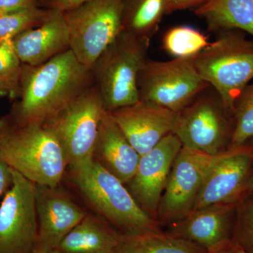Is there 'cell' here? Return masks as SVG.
I'll return each mask as SVG.
<instances>
[{
    "label": "cell",
    "instance_id": "cell-24",
    "mask_svg": "<svg viewBox=\"0 0 253 253\" xmlns=\"http://www.w3.org/2000/svg\"><path fill=\"white\" fill-rule=\"evenodd\" d=\"M234 129L230 148L253 141V83L245 86L234 104Z\"/></svg>",
    "mask_w": 253,
    "mask_h": 253
},
{
    "label": "cell",
    "instance_id": "cell-19",
    "mask_svg": "<svg viewBox=\"0 0 253 253\" xmlns=\"http://www.w3.org/2000/svg\"><path fill=\"white\" fill-rule=\"evenodd\" d=\"M122 235L106 223L85 216L63 238L57 250L62 253H114Z\"/></svg>",
    "mask_w": 253,
    "mask_h": 253
},
{
    "label": "cell",
    "instance_id": "cell-10",
    "mask_svg": "<svg viewBox=\"0 0 253 253\" xmlns=\"http://www.w3.org/2000/svg\"><path fill=\"white\" fill-rule=\"evenodd\" d=\"M11 172L12 182L0 205V253H33L38 239L36 185Z\"/></svg>",
    "mask_w": 253,
    "mask_h": 253
},
{
    "label": "cell",
    "instance_id": "cell-18",
    "mask_svg": "<svg viewBox=\"0 0 253 253\" xmlns=\"http://www.w3.org/2000/svg\"><path fill=\"white\" fill-rule=\"evenodd\" d=\"M140 156L106 110L99 124L94 159L126 184L135 174Z\"/></svg>",
    "mask_w": 253,
    "mask_h": 253
},
{
    "label": "cell",
    "instance_id": "cell-11",
    "mask_svg": "<svg viewBox=\"0 0 253 253\" xmlns=\"http://www.w3.org/2000/svg\"><path fill=\"white\" fill-rule=\"evenodd\" d=\"M217 156L181 148L173 163L158 206L161 222L172 225L192 212Z\"/></svg>",
    "mask_w": 253,
    "mask_h": 253
},
{
    "label": "cell",
    "instance_id": "cell-17",
    "mask_svg": "<svg viewBox=\"0 0 253 253\" xmlns=\"http://www.w3.org/2000/svg\"><path fill=\"white\" fill-rule=\"evenodd\" d=\"M237 204L211 205L196 210L172 224L169 232L204 249H211L230 239Z\"/></svg>",
    "mask_w": 253,
    "mask_h": 253
},
{
    "label": "cell",
    "instance_id": "cell-31",
    "mask_svg": "<svg viewBox=\"0 0 253 253\" xmlns=\"http://www.w3.org/2000/svg\"><path fill=\"white\" fill-rule=\"evenodd\" d=\"M208 253H246L230 239L208 249Z\"/></svg>",
    "mask_w": 253,
    "mask_h": 253
},
{
    "label": "cell",
    "instance_id": "cell-3",
    "mask_svg": "<svg viewBox=\"0 0 253 253\" xmlns=\"http://www.w3.org/2000/svg\"><path fill=\"white\" fill-rule=\"evenodd\" d=\"M200 77L212 86L231 112L245 86L253 79V39L240 30H225L193 58Z\"/></svg>",
    "mask_w": 253,
    "mask_h": 253
},
{
    "label": "cell",
    "instance_id": "cell-30",
    "mask_svg": "<svg viewBox=\"0 0 253 253\" xmlns=\"http://www.w3.org/2000/svg\"><path fill=\"white\" fill-rule=\"evenodd\" d=\"M91 0H44L46 9L64 11L87 2Z\"/></svg>",
    "mask_w": 253,
    "mask_h": 253
},
{
    "label": "cell",
    "instance_id": "cell-21",
    "mask_svg": "<svg viewBox=\"0 0 253 253\" xmlns=\"http://www.w3.org/2000/svg\"><path fill=\"white\" fill-rule=\"evenodd\" d=\"M166 15L167 0H123L122 31L150 41Z\"/></svg>",
    "mask_w": 253,
    "mask_h": 253
},
{
    "label": "cell",
    "instance_id": "cell-25",
    "mask_svg": "<svg viewBox=\"0 0 253 253\" xmlns=\"http://www.w3.org/2000/svg\"><path fill=\"white\" fill-rule=\"evenodd\" d=\"M48 13L49 9L34 6L0 15V42L12 41L23 32L39 26Z\"/></svg>",
    "mask_w": 253,
    "mask_h": 253
},
{
    "label": "cell",
    "instance_id": "cell-7",
    "mask_svg": "<svg viewBox=\"0 0 253 253\" xmlns=\"http://www.w3.org/2000/svg\"><path fill=\"white\" fill-rule=\"evenodd\" d=\"M106 111L94 84L44 123L57 138L71 169L94 159L99 124Z\"/></svg>",
    "mask_w": 253,
    "mask_h": 253
},
{
    "label": "cell",
    "instance_id": "cell-33",
    "mask_svg": "<svg viewBox=\"0 0 253 253\" xmlns=\"http://www.w3.org/2000/svg\"><path fill=\"white\" fill-rule=\"evenodd\" d=\"M33 253H62L60 252V251H58L57 249L54 250V251H41V250L35 249L34 251H33Z\"/></svg>",
    "mask_w": 253,
    "mask_h": 253
},
{
    "label": "cell",
    "instance_id": "cell-23",
    "mask_svg": "<svg viewBox=\"0 0 253 253\" xmlns=\"http://www.w3.org/2000/svg\"><path fill=\"white\" fill-rule=\"evenodd\" d=\"M207 36L187 25L174 26L165 32L162 48L173 59H191L209 45Z\"/></svg>",
    "mask_w": 253,
    "mask_h": 253
},
{
    "label": "cell",
    "instance_id": "cell-22",
    "mask_svg": "<svg viewBox=\"0 0 253 253\" xmlns=\"http://www.w3.org/2000/svg\"><path fill=\"white\" fill-rule=\"evenodd\" d=\"M114 253H208L207 249L172 233L123 234Z\"/></svg>",
    "mask_w": 253,
    "mask_h": 253
},
{
    "label": "cell",
    "instance_id": "cell-13",
    "mask_svg": "<svg viewBox=\"0 0 253 253\" xmlns=\"http://www.w3.org/2000/svg\"><path fill=\"white\" fill-rule=\"evenodd\" d=\"M181 148L177 136L170 133L140 156L129 183L131 194L148 214L157 212L173 163Z\"/></svg>",
    "mask_w": 253,
    "mask_h": 253
},
{
    "label": "cell",
    "instance_id": "cell-27",
    "mask_svg": "<svg viewBox=\"0 0 253 253\" xmlns=\"http://www.w3.org/2000/svg\"><path fill=\"white\" fill-rule=\"evenodd\" d=\"M230 239L246 253H253V198H243L236 204Z\"/></svg>",
    "mask_w": 253,
    "mask_h": 253
},
{
    "label": "cell",
    "instance_id": "cell-34",
    "mask_svg": "<svg viewBox=\"0 0 253 253\" xmlns=\"http://www.w3.org/2000/svg\"><path fill=\"white\" fill-rule=\"evenodd\" d=\"M249 192L253 196V175L251 176V180H250Z\"/></svg>",
    "mask_w": 253,
    "mask_h": 253
},
{
    "label": "cell",
    "instance_id": "cell-6",
    "mask_svg": "<svg viewBox=\"0 0 253 253\" xmlns=\"http://www.w3.org/2000/svg\"><path fill=\"white\" fill-rule=\"evenodd\" d=\"M234 129V113L210 86L177 113L172 133L182 147L216 156L229 149Z\"/></svg>",
    "mask_w": 253,
    "mask_h": 253
},
{
    "label": "cell",
    "instance_id": "cell-15",
    "mask_svg": "<svg viewBox=\"0 0 253 253\" xmlns=\"http://www.w3.org/2000/svg\"><path fill=\"white\" fill-rule=\"evenodd\" d=\"M36 210L38 228L35 249L42 251L57 249L63 238L86 216L56 188L40 185H36Z\"/></svg>",
    "mask_w": 253,
    "mask_h": 253
},
{
    "label": "cell",
    "instance_id": "cell-32",
    "mask_svg": "<svg viewBox=\"0 0 253 253\" xmlns=\"http://www.w3.org/2000/svg\"><path fill=\"white\" fill-rule=\"evenodd\" d=\"M12 182L11 168L0 159V196L7 191Z\"/></svg>",
    "mask_w": 253,
    "mask_h": 253
},
{
    "label": "cell",
    "instance_id": "cell-12",
    "mask_svg": "<svg viewBox=\"0 0 253 253\" xmlns=\"http://www.w3.org/2000/svg\"><path fill=\"white\" fill-rule=\"evenodd\" d=\"M253 163V141L218 154L193 211L211 205L237 204L249 192Z\"/></svg>",
    "mask_w": 253,
    "mask_h": 253
},
{
    "label": "cell",
    "instance_id": "cell-8",
    "mask_svg": "<svg viewBox=\"0 0 253 253\" xmlns=\"http://www.w3.org/2000/svg\"><path fill=\"white\" fill-rule=\"evenodd\" d=\"M123 0H91L64 11L70 49L89 68L122 32Z\"/></svg>",
    "mask_w": 253,
    "mask_h": 253
},
{
    "label": "cell",
    "instance_id": "cell-28",
    "mask_svg": "<svg viewBox=\"0 0 253 253\" xmlns=\"http://www.w3.org/2000/svg\"><path fill=\"white\" fill-rule=\"evenodd\" d=\"M39 6V0H0V15Z\"/></svg>",
    "mask_w": 253,
    "mask_h": 253
},
{
    "label": "cell",
    "instance_id": "cell-14",
    "mask_svg": "<svg viewBox=\"0 0 253 253\" xmlns=\"http://www.w3.org/2000/svg\"><path fill=\"white\" fill-rule=\"evenodd\" d=\"M109 112L140 156L172 133L177 116V113L141 100Z\"/></svg>",
    "mask_w": 253,
    "mask_h": 253
},
{
    "label": "cell",
    "instance_id": "cell-4",
    "mask_svg": "<svg viewBox=\"0 0 253 253\" xmlns=\"http://www.w3.org/2000/svg\"><path fill=\"white\" fill-rule=\"evenodd\" d=\"M71 170L82 193L120 232L137 235L161 231L158 221L139 206L124 183L94 158Z\"/></svg>",
    "mask_w": 253,
    "mask_h": 253
},
{
    "label": "cell",
    "instance_id": "cell-1",
    "mask_svg": "<svg viewBox=\"0 0 253 253\" xmlns=\"http://www.w3.org/2000/svg\"><path fill=\"white\" fill-rule=\"evenodd\" d=\"M94 84L91 68L71 49L36 66L23 65L20 100L9 117L21 125H44Z\"/></svg>",
    "mask_w": 253,
    "mask_h": 253
},
{
    "label": "cell",
    "instance_id": "cell-2",
    "mask_svg": "<svg viewBox=\"0 0 253 253\" xmlns=\"http://www.w3.org/2000/svg\"><path fill=\"white\" fill-rule=\"evenodd\" d=\"M0 159L36 185L56 188L68 166L57 138L44 125L0 118Z\"/></svg>",
    "mask_w": 253,
    "mask_h": 253
},
{
    "label": "cell",
    "instance_id": "cell-16",
    "mask_svg": "<svg viewBox=\"0 0 253 253\" xmlns=\"http://www.w3.org/2000/svg\"><path fill=\"white\" fill-rule=\"evenodd\" d=\"M16 54L23 65L36 66L70 49V36L63 11L49 9L47 16L36 27L12 41Z\"/></svg>",
    "mask_w": 253,
    "mask_h": 253
},
{
    "label": "cell",
    "instance_id": "cell-9",
    "mask_svg": "<svg viewBox=\"0 0 253 253\" xmlns=\"http://www.w3.org/2000/svg\"><path fill=\"white\" fill-rule=\"evenodd\" d=\"M210 86L191 59H147L137 78L139 100L179 113Z\"/></svg>",
    "mask_w": 253,
    "mask_h": 253
},
{
    "label": "cell",
    "instance_id": "cell-5",
    "mask_svg": "<svg viewBox=\"0 0 253 253\" xmlns=\"http://www.w3.org/2000/svg\"><path fill=\"white\" fill-rule=\"evenodd\" d=\"M149 44L148 40L122 31L94 63V84L107 111L139 101L137 78L148 59Z\"/></svg>",
    "mask_w": 253,
    "mask_h": 253
},
{
    "label": "cell",
    "instance_id": "cell-20",
    "mask_svg": "<svg viewBox=\"0 0 253 253\" xmlns=\"http://www.w3.org/2000/svg\"><path fill=\"white\" fill-rule=\"evenodd\" d=\"M194 12L209 31L236 29L253 37V0H210Z\"/></svg>",
    "mask_w": 253,
    "mask_h": 253
},
{
    "label": "cell",
    "instance_id": "cell-26",
    "mask_svg": "<svg viewBox=\"0 0 253 253\" xmlns=\"http://www.w3.org/2000/svg\"><path fill=\"white\" fill-rule=\"evenodd\" d=\"M23 64L12 41L0 42V95L14 98L19 94Z\"/></svg>",
    "mask_w": 253,
    "mask_h": 253
},
{
    "label": "cell",
    "instance_id": "cell-29",
    "mask_svg": "<svg viewBox=\"0 0 253 253\" xmlns=\"http://www.w3.org/2000/svg\"><path fill=\"white\" fill-rule=\"evenodd\" d=\"M209 1L210 0H167L168 15L181 10H194Z\"/></svg>",
    "mask_w": 253,
    "mask_h": 253
}]
</instances>
